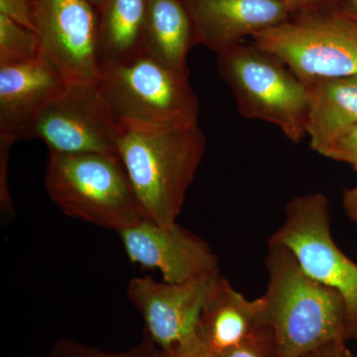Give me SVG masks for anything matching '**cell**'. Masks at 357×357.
I'll return each mask as SVG.
<instances>
[{
    "mask_svg": "<svg viewBox=\"0 0 357 357\" xmlns=\"http://www.w3.org/2000/svg\"><path fill=\"white\" fill-rule=\"evenodd\" d=\"M119 128V157L146 218L162 227L175 225L203 161V131L198 123Z\"/></svg>",
    "mask_w": 357,
    "mask_h": 357,
    "instance_id": "1",
    "label": "cell"
},
{
    "mask_svg": "<svg viewBox=\"0 0 357 357\" xmlns=\"http://www.w3.org/2000/svg\"><path fill=\"white\" fill-rule=\"evenodd\" d=\"M266 323L277 357H301L326 342L344 340V305L333 289L304 271L292 251L268 241Z\"/></svg>",
    "mask_w": 357,
    "mask_h": 357,
    "instance_id": "2",
    "label": "cell"
},
{
    "mask_svg": "<svg viewBox=\"0 0 357 357\" xmlns=\"http://www.w3.org/2000/svg\"><path fill=\"white\" fill-rule=\"evenodd\" d=\"M44 184L63 213L98 227L119 232L147 218L119 157L50 152Z\"/></svg>",
    "mask_w": 357,
    "mask_h": 357,
    "instance_id": "3",
    "label": "cell"
},
{
    "mask_svg": "<svg viewBox=\"0 0 357 357\" xmlns=\"http://www.w3.org/2000/svg\"><path fill=\"white\" fill-rule=\"evenodd\" d=\"M96 84L117 126L198 123L199 102L189 74L171 69L146 53L100 66Z\"/></svg>",
    "mask_w": 357,
    "mask_h": 357,
    "instance_id": "4",
    "label": "cell"
},
{
    "mask_svg": "<svg viewBox=\"0 0 357 357\" xmlns=\"http://www.w3.org/2000/svg\"><path fill=\"white\" fill-rule=\"evenodd\" d=\"M218 55V70L239 114L273 124L294 143L306 133L309 93L287 66L255 44L239 43Z\"/></svg>",
    "mask_w": 357,
    "mask_h": 357,
    "instance_id": "5",
    "label": "cell"
},
{
    "mask_svg": "<svg viewBox=\"0 0 357 357\" xmlns=\"http://www.w3.org/2000/svg\"><path fill=\"white\" fill-rule=\"evenodd\" d=\"M251 39L280 59L303 83L357 76V20L342 11H306Z\"/></svg>",
    "mask_w": 357,
    "mask_h": 357,
    "instance_id": "6",
    "label": "cell"
},
{
    "mask_svg": "<svg viewBox=\"0 0 357 357\" xmlns=\"http://www.w3.org/2000/svg\"><path fill=\"white\" fill-rule=\"evenodd\" d=\"M268 241L287 246L307 274L340 296L345 340H357V263L333 239L325 195L314 192L291 199L283 223Z\"/></svg>",
    "mask_w": 357,
    "mask_h": 357,
    "instance_id": "7",
    "label": "cell"
},
{
    "mask_svg": "<svg viewBox=\"0 0 357 357\" xmlns=\"http://www.w3.org/2000/svg\"><path fill=\"white\" fill-rule=\"evenodd\" d=\"M119 128L91 82H66L33 123L29 139L44 141L56 153L119 157Z\"/></svg>",
    "mask_w": 357,
    "mask_h": 357,
    "instance_id": "8",
    "label": "cell"
},
{
    "mask_svg": "<svg viewBox=\"0 0 357 357\" xmlns=\"http://www.w3.org/2000/svg\"><path fill=\"white\" fill-rule=\"evenodd\" d=\"M41 59L67 82L96 83L98 11L88 0H31Z\"/></svg>",
    "mask_w": 357,
    "mask_h": 357,
    "instance_id": "9",
    "label": "cell"
},
{
    "mask_svg": "<svg viewBox=\"0 0 357 357\" xmlns=\"http://www.w3.org/2000/svg\"><path fill=\"white\" fill-rule=\"evenodd\" d=\"M220 271L181 283L158 282L151 276L129 282L128 296L145 324V335L168 351L195 337L199 317Z\"/></svg>",
    "mask_w": 357,
    "mask_h": 357,
    "instance_id": "10",
    "label": "cell"
},
{
    "mask_svg": "<svg viewBox=\"0 0 357 357\" xmlns=\"http://www.w3.org/2000/svg\"><path fill=\"white\" fill-rule=\"evenodd\" d=\"M119 234L130 261L159 270L169 283L192 280L220 270L208 243L177 222L162 227L144 218Z\"/></svg>",
    "mask_w": 357,
    "mask_h": 357,
    "instance_id": "11",
    "label": "cell"
},
{
    "mask_svg": "<svg viewBox=\"0 0 357 357\" xmlns=\"http://www.w3.org/2000/svg\"><path fill=\"white\" fill-rule=\"evenodd\" d=\"M197 43L218 54L245 37L284 22L291 11L284 0H184Z\"/></svg>",
    "mask_w": 357,
    "mask_h": 357,
    "instance_id": "12",
    "label": "cell"
},
{
    "mask_svg": "<svg viewBox=\"0 0 357 357\" xmlns=\"http://www.w3.org/2000/svg\"><path fill=\"white\" fill-rule=\"evenodd\" d=\"M66 82L41 58L0 65V136L29 139L35 119Z\"/></svg>",
    "mask_w": 357,
    "mask_h": 357,
    "instance_id": "13",
    "label": "cell"
},
{
    "mask_svg": "<svg viewBox=\"0 0 357 357\" xmlns=\"http://www.w3.org/2000/svg\"><path fill=\"white\" fill-rule=\"evenodd\" d=\"M264 325L262 296L248 300L220 274L204 303L197 335L211 351L222 354Z\"/></svg>",
    "mask_w": 357,
    "mask_h": 357,
    "instance_id": "14",
    "label": "cell"
},
{
    "mask_svg": "<svg viewBox=\"0 0 357 357\" xmlns=\"http://www.w3.org/2000/svg\"><path fill=\"white\" fill-rule=\"evenodd\" d=\"M309 93L306 133L319 153L357 124V76L304 83Z\"/></svg>",
    "mask_w": 357,
    "mask_h": 357,
    "instance_id": "15",
    "label": "cell"
},
{
    "mask_svg": "<svg viewBox=\"0 0 357 357\" xmlns=\"http://www.w3.org/2000/svg\"><path fill=\"white\" fill-rule=\"evenodd\" d=\"M194 26L182 0H147L143 46L161 64L188 73L187 58L196 44Z\"/></svg>",
    "mask_w": 357,
    "mask_h": 357,
    "instance_id": "16",
    "label": "cell"
},
{
    "mask_svg": "<svg viewBox=\"0 0 357 357\" xmlns=\"http://www.w3.org/2000/svg\"><path fill=\"white\" fill-rule=\"evenodd\" d=\"M146 11L147 0H105L98 10V68L145 54Z\"/></svg>",
    "mask_w": 357,
    "mask_h": 357,
    "instance_id": "17",
    "label": "cell"
},
{
    "mask_svg": "<svg viewBox=\"0 0 357 357\" xmlns=\"http://www.w3.org/2000/svg\"><path fill=\"white\" fill-rule=\"evenodd\" d=\"M41 58L38 34L0 14V65L18 64Z\"/></svg>",
    "mask_w": 357,
    "mask_h": 357,
    "instance_id": "18",
    "label": "cell"
},
{
    "mask_svg": "<svg viewBox=\"0 0 357 357\" xmlns=\"http://www.w3.org/2000/svg\"><path fill=\"white\" fill-rule=\"evenodd\" d=\"M46 357H165V352L144 335L140 344L121 352L105 351L70 338H62L54 344Z\"/></svg>",
    "mask_w": 357,
    "mask_h": 357,
    "instance_id": "19",
    "label": "cell"
},
{
    "mask_svg": "<svg viewBox=\"0 0 357 357\" xmlns=\"http://www.w3.org/2000/svg\"><path fill=\"white\" fill-rule=\"evenodd\" d=\"M222 357H277L276 342L271 326L256 328L243 342L222 354Z\"/></svg>",
    "mask_w": 357,
    "mask_h": 357,
    "instance_id": "20",
    "label": "cell"
},
{
    "mask_svg": "<svg viewBox=\"0 0 357 357\" xmlns=\"http://www.w3.org/2000/svg\"><path fill=\"white\" fill-rule=\"evenodd\" d=\"M319 154L349 164L357 173V124L333 140Z\"/></svg>",
    "mask_w": 357,
    "mask_h": 357,
    "instance_id": "21",
    "label": "cell"
},
{
    "mask_svg": "<svg viewBox=\"0 0 357 357\" xmlns=\"http://www.w3.org/2000/svg\"><path fill=\"white\" fill-rule=\"evenodd\" d=\"M15 141L6 136H0V206L1 213L6 218L14 215L13 199L9 195L7 188L6 174L7 162H8L9 152Z\"/></svg>",
    "mask_w": 357,
    "mask_h": 357,
    "instance_id": "22",
    "label": "cell"
},
{
    "mask_svg": "<svg viewBox=\"0 0 357 357\" xmlns=\"http://www.w3.org/2000/svg\"><path fill=\"white\" fill-rule=\"evenodd\" d=\"M164 352L165 357H222V354H217L206 347L197 333L187 342Z\"/></svg>",
    "mask_w": 357,
    "mask_h": 357,
    "instance_id": "23",
    "label": "cell"
},
{
    "mask_svg": "<svg viewBox=\"0 0 357 357\" xmlns=\"http://www.w3.org/2000/svg\"><path fill=\"white\" fill-rule=\"evenodd\" d=\"M347 342L344 340H333L301 357H354Z\"/></svg>",
    "mask_w": 357,
    "mask_h": 357,
    "instance_id": "24",
    "label": "cell"
},
{
    "mask_svg": "<svg viewBox=\"0 0 357 357\" xmlns=\"http://www.w3.org/2000/svg\"><path fill=\"white\" fill-rule=\"evenodd\" d=\"M342 206L347 217L357 225V184L344 192Z\"/></svg>",
    "mask_w": 357,
    "mask_h": 357,
    "instance_id": "25",
    "label": "cell"
},
{
    "mask_svg": "<svg viewBox=\"0 0 357 357\" xmlns=\"http://www.w3.org/2000/svg\"><path fill=\"white\" fill-rule=\"evenodd\" d=\"M287 4L291 13L295 11H312L314 10L317 6H321L328 0H284Z\"/></svg>",
    "mask_w": 357,
    "mask_h": 357,
    "instance_id": "26",
    "label": "cell"
},
{
    "mask_svg": "<svg viewBox=\"0 0 357 357\" xmlns=\"http://www.w3.org/2000/svg\"><path fill=\"white\" fill-rule=\"evenodd\" d=\"M340 11L357 20V0H344V8Z\"/></svg>",
    "mask_w": 357,
    "mask_h": 357,
    "instance_id": "27",
    "label": "cell"
},
{
    "mask_svg": "<svg viewBox=\"0 0 357 357\" xmlns=\"http://www.w3.org/2000/svg\"><path fill=\"white\" fill-rule=\"evenodd\" d=\"M88 1L98 11L102 8L105 0H88Z\"/></svg>",
    "mask_w": 357,
    "mask_h": 357,
    "instance_id": "28",
    "label": "cell"
},
{
    "mask_svg": "<svg viewBox=\"0 0 357 357\" xmlns=\"http://www.w3.org/2000/svg\"><path fill=\"white\" fill-rule=\"evenodd\" d=\"M20 1L25 2V3H31V0H20Z\"/></svg>",
    "mask_w": 357,
    "mask_h": 357,
    "instance_id": "29",
    "label": "cell"
}]
</instances>
